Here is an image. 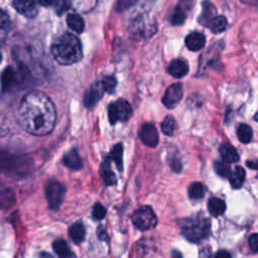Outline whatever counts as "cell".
<instances>
[{
  "label": "cell",
  "instance_id": "1",
  "mask_svg": "<svg viewBox=\"0 0 258 258\" xmlns=\"http://www.w3.org/2000/svg\"><path fill=\"white\" fill-rule=\"evenodd\" d=\"M18 125L32 135H46L52 132L57 112L52 100L42 92L32 91L21 100L16 112Z\"/></svg>",
  "mask_w": 258,
  "mask_h": 258
},
{
  "label": "cell",
  "instance_id": "2",
  "mask_svg": "<svg viewBox=\"0 0 258 258\" xmlns=\"http://www.w3.org/2000/svg\"><path fill=\"white\" fill-rule=\"evenodd\" d=\"M52 55L60 64L71 66L83 58L81 41L73 33H64L53 42Z\"/></svg>",
  "mask_w": 258,
  "mask_h": 258
},
{
  "label": "cell",
  "instance_id": "3",
  "mask_svg": "<svg viewBox=\"0 0 258 258\" xmlns=\"http://www.w3.org/2000/svg\"><path fill=\"white\" fill-rule=\"evenodd\" d=\"M210 226V221L205 217L188 218L182 224V233L189 241L198 243L208 237Z\"/></svg>",
  "mask_w": 258,
  "mask_h": 258
},
{
  "label": "cell",
  "instance_id": "4",
  "mask_svg": "<svg viewBox=\"0 0 258 258\" xmlns=\"http://www.w3.org/2000/svg\"><path fill=\"white\" fill-rule=\"evenodd\" d=\"M132 222L137 229L146 231L157 226L158 217L154 210L149 206H143L134 212L132 216Z\"/></svg>",
  "mask_w": 258,
  "mask_h": 258
},
{
  "label": "cell",
  "instance_id": "5",
  "mask_svg": "<svg viewBox=\"0 0 258 258\" xmlns=\"http://www.w3.org/2000/svg\"><path fill=\"white\" fill-rule=\"evenodd\" d=\"M131 105L124 99H118L108 107V117L112 125H115L117 122H126L131 117Z\"/></svg>",
  "mask_w": 258,
  "mask_h": 258
},
{
  "label": "cell",
  "instance_id": "6",
  "mask_svg": "<svg viewBox=\"0 0 258 258\" xmlns=\"http://www.w3.org/2000/svg\"><path fill=\"white\" fill-rule=\"evenodd\" d=\"M64 193H66V189H64V187L61 183L55 181H51L48 183L46 188V197L49 207L52 210L56 211L60 209L61 205L64 202Z\"/></svg>",
  "mask_w": 258,
  "mask_h": 258
},
{
  "label": "cell",
  "instance_id": "7",
  "mask_svg": "<svg viewBox=\"0 0 258 258\" xmlns=\"http://www.w3.org/2000/svg\"><path fill=\"white\" fill-rule=\"evenodd\" d=\"M184 95L183 86L181 83H175L166 89L162 98V103L169 109H173L180 103Z\"/></svg>",
  "mask_w": 258,
  "mask_h": 258
},
{
  "label": "cell",
  "instance_id": "8",
  "mask_svg": "<svg viewBox=\"0 0 258 258\" xmlns=\"http://www.w3.org/2000/svg\"><path fill=\"white\" fill-rule=\"evenodd\" d=\"M139 137L146 146L156 147L159 144V132L156 126L152 123H145L142 125L139 131Z\"/></svg>",
  "mask_w": 258,
  "mask_h": 258
},
{
  "label": "cell",
  "instance_id": "9",
  "mask_svg": "<svg viewBox=\"0 0 258 258\" xmlns=\"http://www.w3.org/2000/svg\"><path fill=\"white\" fill-rule=\"evenodd\" d=\"M104 93H105V89L103 87L102 82L94 83L85 96L84 99L85 106L87 107V108H93V107L99 102V100L103 97Z\"/></svg>",
  "mask_w": 258,
  "mask_h": 258
},
{
  "label": "cell",
  "instance_id": "10",
  "mask_svg": "<svg viewBox=\"0 0 258 258\" xmlns=\"http://www.w3.org/2000/svg\"><path fill=\"white\" fill-rule=\"evenodd\" d=\"M13 7L28 18H34L37 15L35 0H13Z\"/></svg>",
  "mask_w": 258,
  "mask_h": 258
},
{
  "label": "cell",
  "instance_id": "11",
  "mask_svg": "<svg viewBox=\"0 0 258 258\" xmlns=\"http://www.w3.org/2000/svg\"><path fill=\"white\" fill-rule=\"evenodd\" d=\"M186 46L190 51L198 52L202 50L206 44V37L201 32H192L186 37Z\"/></svg>",
  "mask_w": 258,
  "mask_h": 258
},
{
  "label": "cell",
  "instance_id": "12",
  "mask_svg": "<svg viewBox=\"0 0 258 258\" xmlns=\"http://www.w3.org/2000/svg\"><path fill=\"white\" fill-rule=\"evenodd\" d=\"M219 153H220V156H221L223 161H225L227 163L237 162L240 160L237 150H236L232 145H230L228 143H222L221 144V146L219 148Z\"/></svg>",
  "mask_w": 258,
  "mask_h": 258
},
{
  "label": "cell",
  "instance_id": "13",
  "mask_svg": "<svg viewBox=\"0 0 258 258\" xmlns=\"http://www.w3.org/2000/svg\"><path fill=\"white\" fill-rule=\"evenodd\" d=\"M188 63L183 60H174L168 66V73L175 78H183L188 74Z\"/></svg>",
  "mask_w": 258,
  "mask_h": 258
},
{
  "label": "cell",
  "instance_id": "14",
  "mask_svg": "<svg viewBox=\"0 0 258 258\" xmlns=\"http://www.w3.org/2000/svg\"><path fill=\"white\" fill-rule=\"evenodd\" d=\"M64 163L67 167L73 170H79L83 166L82 160L76 149H71L66 155H64Z\"/></svg>",
  "mask_w": 258,
  "mask_h": 258
},
{
  "label": "cell",
  "instance_id": "15",
  "mask_svg": "<svg viewBox=\"0 0 258 258\" xmlns=\"http://www.w3.org/2000/svg\"><path fill=\"white\" fill-rule=\"evenodd\" d=\"M216 17V8L215 6L209 2L205 1L203 3V10L200 17V24H202L205 27H210V24L212 20Z\"/></svg>",
  "mask_w": 258,
  "mask_h": 258
},
{
  "label": "cell",
  "instance_id": "16",
  "mask_svg": "<svg viewBox=\"0 0 258 258\" xmlns=\"http://www.w3.org/2000/svg\"><path fill=\"white\" fill-rule=\"evenodd\" d=\"M246 173L242 166H237L234 171H232L230 177H229V182L232 186L233 189H240L245 181Z\"/></svg>",
  "mask_w": 258,
  "mask_h": 258
},
{
  "label": "cell",
  "instance_id": "17",
  "mask_svg": "<svg viewBox=\"0 0 258 258\" xmlns=\"http://www.w3.org/2000/svg\"><path fill=\"white\" fill-rule=\"evenodd\" d=\"M208 209L211 215H213L215 217H218L224 214L226 210V204L223 200L219 198H211L208 203Z\"/></svg>",
  "mask_w": 258,
  "mask_h": 258
},
{
  "label": "cell",
  "instance_id": "18",
  "mask_svg": "<svg viewBox=\"0 0 258 258\" xmlns=\"http://www.w3.org/2000/svg\"><path fill=\"white\" fill-rule=\"evenodd\" d=\"M69 235L70 238L76 243L79 244L84 241L85 236H86V230L82 223H75L73 224L69 229Z\"/></svg>",
  "mask_w": 258,
  "mask_h": 258
},
{
  "label": "cell",
  "instance_id": "19",
  "mask_svg": "<svg viewBox=\"0 0 258 258\" xmlns=\"http://www.w3.org/2000/svg\"><path fill=\"white\" fill-rule=\"evenodd\" d=\"M67 25L77 33H82L85 29L84 19L76 13H71L67 16Z\"/></svg>",
  "mask_w": 258,
  "mask_h": 258
},
{
  "label": "cell",
  "instance_id": "20",
  "mask_svg": "<svg viewBox=\"0 0 258 258\" xmlns=\"http://www.w3.org/2000/svg\"><path fill=\"white\" fill-rule=\"evenodd\" d=\"M227 26H228L227 18L223 15H218L212 20V23L210 24L209 28L213 33H221L225 32V30L227 29Z\"/></svg>",
  "mask_w": 258,
  "mask_h": 258
},
{
  "label": "cell",
  "instance_id": "21",
  "mask_svg": "<svg viewBox=\"0 0 258 258\" xmlns=\"http://www.w3.org/2000/svg\"><path fill=\"white\" fill-rule=\"evenodd\" d=\"M109 159L113 161L117 166V168L121 171L123 169V145L121 143H117L112 148Z\"/></svg>",
  "mask_w": 258,
  "mask_h": 258
},
{
  "label": "cell",
  "instance_id": "22",
  "mask_svg": "<svg viewBox=\"0 0 258 258\" xmlns=\"http://www.w3.org/2000/svg\"><path fill=\"white\" fill-rule=\"evenodd\" d=\"M102 177L106 185L108 186H114L117 183V179L115 174L110 169L109 165V159H107L102 166Z\"/></svg>",
  "mask_w": 258,
  "mask_h": 258
},
{
  "label": "cell",
  "instance_id": "23",
  "mask_svg": "<svg viewBox=\"0 0 258 258\" xmlns=\"http://www.w3.org/2000/svg\"><path fill=\"white\" fill-rule=\"evenodd\" d=\"M53 248L61 258H69L70 256H72L69 245L64 240H56L53 244Z\"/></svg>",
  "mask_w": 258,
  "mask_h": 258
},
{
  "label": "cell",
  "instance_id": "24",
  "mask_svg": "<svg viewBox=\"0 0 258 258\" xmlns=\"http://www.w3.org/2000/svg\"><path fill=\"white\" fill-rule=\"evenodd\" d=\"M237 136L242 143H249L252 140V128L247 124H240L237 128Z\"/></svg>",
  "mask_w": 258,
  "mask_h": 258
},
{
  "label": "cell",
  "instance_id": "25",
  "mask_svg": "<svg viewBox=\"0 0 258 258\" xmlns=\"http://www.w3.org/2000/svg\"><path fill=\"white\" fill-rule=\"evenodd\" d=\"M204 194H205V189L203 184L201 183H193L190 187H189V196L191 199L193 200H200L204 197Z\"/></svg>",
  "mask_w": 258,
  "mask_h": 258
},
{
  "label": "cell",
  "instance_id": "26",
  "mask_svg": "<svg viewBox=\"0 0 258 258\" xmlns=\"http://www.w3.org/2000/svg\"><path fill=\"white\" fill-rule=\"evenodd\" d=\"M176 119L173 116H166L161 122V130L165 135H173L176 130Z\"/></svg>",
  "mask_w": 258,
  "mask_h": 258
},
{
  "label": "cell",
  "instance_id": "27",
  "mask_svg": "<svg viewBox=\"0 0 258 258\" xmlns=\"http://www.w3.org/2000/svg\"><path fill=\"white\" fill-rule=\"evenodd\" d=\"M14 76H15V73L11 67H7L4 70V72L2 73V91L3 92H5L6 89H8L12 85L14 81Z\"/></svg>",
  "mask_w": 258,
  "mask_h": 258
},
{
  "label": "cell",
  "instance_id": "28",
  "mask_svg": "<svg viewBox=\"0 0 258 258\" xmlns=\"http://www.w3.org/2000/svg\"><path fill=\"white\" fill-rule=\"evenodd\" d=\"M214 168L216 173L222 178H229L231 175V168L225 161H216L214 163Z\"/></svg>",
  "mask_w": 258,
  "mask_h": 258
},
{
  "label": "cell",
  "instance_id": "29",
  "mask_svg": "<svg viewBox=\"0 0 258 258\" xmlns=\"http://www.w3.org/2000/svg\"><path fill=\"white\" fill-rule=\"evenodd\" d=\"M171 24L175 25V26H180L182 24H184V21L186 19V13L185 10L181 7V6H177L171 14Z\"/></svg>",
  "mask_w": 258,
  "mask_h": 258
},
{
  "label": "cell",
  "instance_id": "30",
  "mask_svg": "<svg viewBox=\"0 0 258 258\" xmlns=\"http://www.w3.org/2000/svg\"><path fill=\"white\" fill-rule=\"evenodd\" d=\"M101 82L103 84L105 92L111 94L115 90L116 85H117V80L114 77H112V76L105 77Z\"/></svg>",
  "mask_w": 258,
  "mask_h": 258
},
{
  "label": "cell",
  "instance_id": "31",
  "mask_svg": "<svg viewBox=\"0 0 258 258\" xmlns=\"http://www.w3.org/2000/svg\"><path fill=\"white\" fill-rule=\"evenodd\" d=\"M92 214L96 220H102L106 216V209L102 204L97 203L93 208Z\"/></svg>",
  "mask_w": 258,
  "mask_h": 258
},
{
  "label": "cell",
  "instance_id": "32",
  "mask_svg": "<svg viewBox=\"0 0 258 258\" xmlns=\"http://www.w3.org/2000/svg\"><path fill=\"white\" fill-rule=\"evenodd\" d=\"M71 6V0H58V2L56 4V9L59 14L64 12V10H67Z\"/></svg>",
  "mask_w": 258,
  "mask_h": 258
},
{
  "label": "cell",
  "instance_id": "33",
  "mask_svg": "<svg viewBox=\"0 0 258 258\" xmlns=\"http://www.w3.org/2000/svg\"><path fill=\"white\" fill-rule=\"evenodd\" d=\"M249 246L253 252H258V233L252 234L250 236Z\"/></svg>",
  "mask_w": 258,
  "mask_h": 258
},
{
  "label": "cell",
  "instance_id": "34",
  "mask_svg": "<svg viewBox=\"0 0 258 258\" xmlns=\"http://www.w3.org/2000/svg\"><path fill=\"white\" fill-rule=\"evenodd\" d=\"M137 0H119L118 1V9L119 10H124L128 8L130 5L134 4Z\"/></svg>",
  "mask_w": 258,
  "mask_h": 258
},
{
  "label": "cell",
  "instance_id": "35",
  "mask_svg": "<svg viewBox=\"0 0 258 258\" xmlns=\"http://www.w3.org/2000/svg\"><path fill=\"white\" fill-rule=\"evenodd\" d=\"M169 164H170V167L173 168L175 171H178V173H179V171L182 170V167H183V166H182V162L180 161L179 159L171 160V161H169Z\"/></svg>",
  "mask_w": 258,
  "mask_h": 258
},
{
  "label": "cell",
  "instance_id": "36",
  "mask_svg": "<svg viewBox=\"0 0 258 258\" xmlns=\"http://www.w3.org/2000/svg\"><path fill=\"white\" fill-rule=\"evenodd\" d=\"M8 26H9V17L5 13V11H2V13H1V30L4 31V30L8 29Z\"/></svg>",
  "mask_w": 258,
  "mask_h": 258
},
{
  "label": "cell",
  "instance_id": "37",
  "mask_svg": "<svg viewBox=\"0 0 258 258\" xmlns=\"http://www.w3.org/2000/svg\"><path fill=\"white\" fill-rule=\"evenodd\" d=\"M215 258H232L231 254L226 250H220L215 255Z\"/></svg>",
  "mask_w": 258,
  "mask_h": 258
},
{
  "label": "cell",
  "instance_id": "38",
  "mask_svg": "<svg viewBox=\"0 0 258 258\" xmlns=\"http://www.w3.org/2000/svg\"><path fill=\"white\" fill-rule=\"evenodd\" d=\"M38 2L42 6H52V5L57 4L58 0H38Z\"/></svg>",
  "mask_w": 258,
  "mask_h": 258
},
{
  "label": "cell",
  "instance_id": "39",
  "mask_svg": "<svg viewBox=\"0 0 258 258\" xmlns=\"http://www.w3.org/2000/svg\"><path fill=\"white\" fill-rule=\"evenodd\" d=\"M97 234H98V236H99V238L100 239H106L107 238V235H106V231H105V229H103L102 227H99V229L97 230Z\"/></svg>",
  "mask_w": 258,
  "mask_h": 258
},
{
  "label": "cell",
  "instance_id": "40",
  "mask_svg": "<svg viewBox=\"0 0 258 258\" xmlns=\"http://www.w3.org/2000/svg\"><path fill=\"white\" fill-rule=\"evenodd\" d=\"M247 166L250 167L251 169H255V170H258V161H248L246 162Z\"/></svg>",
  "mask_w": 258,
  "mask_h": 258
},
{
  "label": "cell",
  "instance_id": "41",
  "mask_svg": "<svg viewBox=\"0 0 258 258\" xmlns=\"http://www.w3.org/2000/svg\"><path fill=\"white\" fill-rule=\"evenodd\" d=\"M200 258H212L210 251L208 249L202 250V252L200 253Z\"/></svg>",
  "mask_w": 258,
  "mask_h": 258
},
{
  "label": "cell",
  "instance_id": "42",
  "mask_svg": "<svg viewBox=\"0 0 258 258\" xmlns=\"http://www.w3.org/2000/svg\"><path fill=\"white\" fill-rule=\"evenodd\" d=\"M171 258H183V255L180 251L174 249L173 251H171Z\"/></svg>",
  "mask_w": 258,
  "mask_h": 258
},
{
  "label": "cell",
  "instance_id": "43",
  "mask_svg": "<svg viewBox=\"0 0 258 258\" xmlns=\"http://www.w3.org/2000/svg\"><path fill=\"white\" fill-rule=\"evenodd\" d=\"M40 258H53V256L50 255L49 253H41Z\"/></svg>",
  "mask_w": 258,
  "mask_h": 258
},
{
  "label": "cell",
  "instance_id": "44",
  "mask_svg": "<svg viewBox=\"0 0 258 258\" xmlns=\"http://www.w3.org/2000/svg\"><path fill=\"white\" fill-rule=\"evenodd\" d=\"M254 119H255V121H257V122H258V112L255 114V116H254Z\"/></svg>",
  "mask_w": 258,
  "mask_h": 258
}]
</instances>
